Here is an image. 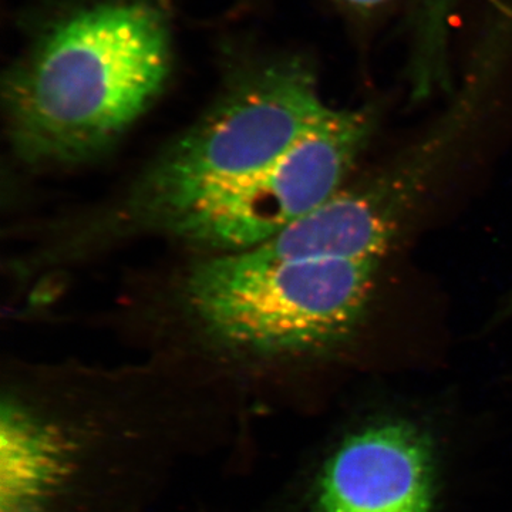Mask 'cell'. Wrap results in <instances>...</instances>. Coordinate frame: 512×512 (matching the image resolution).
<instances>
[{"instance_id": "1", "label": "cell", "mask_w": 512, "mask_h": 512, "mask_svg": "<svg viewBox=\"0 0 512 512\" xmlns=\"http://www.w3.org/2000/svg\"><path fill=\"white\" fill-rule=\"evenodd\" d=\"M173 67L167 15L148 0H101L45 30L3 80L16 156L70 168L109 153L163 93Z\"/></svg>"}, {"instance_id": "2", "label": "cell", "mask_w": 512, "mask_h": 512, "mask_svg": "<svg viewBox=\"0 0 512 512\" xmlns=\"http://www.w3.org/2000/svg\"><path fill=\"white\" fill-rule=\"evenodd\" d=\"M332 110L302 57L239 70L207 113L141 175L128 215L140 227L168 232L201 202L274 163Z\"/></svg>"}, {"instance_id": "3", "label": "cell", "mask_w": 512, "mask_h": 512, "mask_svg": "<svg viewBox=\"0 0 512 512\" xmlns=\"http://www.w3.org/2000/svg\"><path fill=\"white\" fill-rule=\"evenodd\" d=\"M379 264L212 255L185 279V306L211 342L237 355L278 359L328 352L362 326Z\"/></svg>"}, {"instance_id": "4", "label": "cell", "mask_w": 512, "mask_h": 512, "mask_svg": "<svg viewBox=\"0 0 512 512\" xmlns=\"http://www.w3.org/2000/svg\"><path fill=\"white\" fill-rule=\"evenodd\" d=\"M375 126L365 107L333 109L274 163L192 208L168 234L214 255L259 247L345 187Z\"/></svg>"}, {"instance_id": "5", "label": "cell", "mask_w": 512, "mask_h": 512, "mask_svg": "<svg viewBox=\"0 0 512 512\" xmlns=\"http://www.w3.org/2000/svg\"><path fill=\"white\" fill-rule=\"evenodd\" d=\"M460 126V113L448 117L394 160L346 184L318 210L245 254L259 262H380L454 153Z\"/></svg>"}, {"instance_id": "6", "label": "cell", "mask_w": 512, "mask_h": 512, "mask_svg": "<svg viewBox=\"0 0 512 512\" xmlns=\"http://www.w3.org/2000/svg\"><path fill=\"white\" fill-rule=\"evenodd\" d=\"M433 457L426 437L406 423L360 431L329 458L313 512H431Z\"/></svg>"}, {"instance_id": "7", "label": "cell", "mask_w": 512, "mask_h": 512, "mask_svg": "<svg viewBox=\"0 0 512 512\" xmlns=\"http://www.w3.org/2000/svg\"><path fill=\"white\" fill-rule=\"evenodd\" d=\"M457 0H420L412 62L413 96L424 99L447 83L446 22Z\"/></svg>"}, {"instance_id": "8", "label": "cell", "mask_w": 512, "mask_h": 512, "mask_svg": "<svg viewBox=\"0 0 512 512\" xmlns=\"http://www.w3.org/2000/svg\"><path fill=\"white\" fill-rule=\"evenodd\" d=\"M343 5L349 6L350 9L360 10V12H370L386 5L390 0H339Z\"/></svg>"}, {"instance_id": "9", "label": "cell", "mask_w": 512, "mask_h": 512, "mask_svg": "<svg viewBox=\"0 0 512 512\" xmlns=\"http://www.w3.org/2000/svg\"><path fill=\"white\" fill-rule=\"evenodd\" d=\"M508 308L512 309V296H511L510 305H508Z\"/></svg>"}]
</instances>
